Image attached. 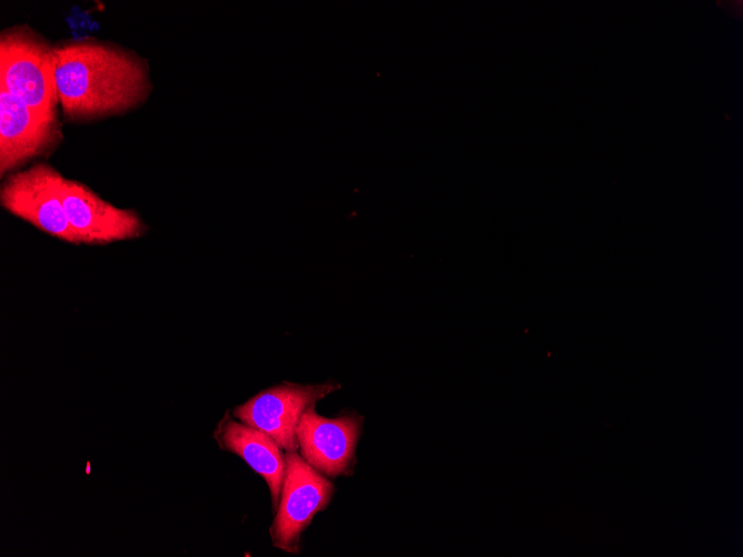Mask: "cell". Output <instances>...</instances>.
<instances>
[{"label":"cell","instance_id":"cell-1","mask_svg":"<svg viewBox=\"0 0 743 557\" xmlns=\"http://www.w3.org/2000/svg\"><path fill=\"white\" fill-rule=\"evenodd\" d=\"M53 59L66 121L123 116L145 105L152 92L147 59L121 44L93 38L61 41L53 44Z\"/></svg>","mask_w":743,"mask_h":557},{"label":"cell","instance_id":"cell-2","mask_svg":"<svg viewBox=\"0 0 743 557\" xmlns=\"http://www.w3.org/2000/svg\"><path fill=\"white\" fill-rule=\"evenodd\" d=\"M0 87L41 115H57L53 46L28 24L0 32Z\"/></svg>","mask_w":743,"mask_h":557},{"label":"cell","instance_id":"cell-3","mask_svg":"<svg viewBox=\"0 0 743 557\" xmlns=\"http://www.w3.org/2000/svg\"><path fill=\"white\" fill-rule=\"evenodd\" d=\"M285 459L279 504L269 534L275 548L298 554L301 534L329 505L335 486L298 451H286Z\"/></svg>","mask_w":743,"mask_h":557},{"label":"cell","instance_id":"cell-4","mask_svg":"<svg viewBox=\"0 0 743 557\" xmlns=\"http://www.w3.org/2000/svg\"><path fill=\"white\" fill-rule=\"evenodd\" d=\"M62 175L46 162L7 176L0 190L1 206L13 216L62 241L81 245L73 231L60 192Z\"/></svg>","mask_w":743,"mask_h":557},{"label":"cell","instance_id":"cell-5","mask_svg":"<svg viewBox=\"0 0 743 557\" xmlns=\"http://www.w3.org/2000/svg\"><path fill=\"white\" fill-rule=\"evenodd\" d=\"M339 388L340 385L333 380L315 385L284 381L237 406L232 416L269 435L285 452L298 451L296 429L301 416Z\"/></svg>","mask_w":743,"mask_h":557},{"label":"cell","instance_id":"cell-6","mask_svg":"<svg viewBox=\"0 0 743 557\" xmlns=\"http://www.w3.org/2000/svg\"><path fill=\"white\" fill-rule=\"evenodd\" d=\"M58 116L41 115L0 87V176L50 156L62 141Z\"/></svg>","mask_w":743,"mask_h":557},{"label":"cell","instance_id":"cell-7","mask_svg":"<svg viewBox=\"0 0 743 557\" xmlns=\"http://www.w3.org/2000/svg\"><path fill=\"white\" fill-rule=\"evenodd\" d=\"M60 192L81 245H108L141 237L147 227L132 209L116 207L80 181L62 177Z\"/></svg>","mask_w":743,"mask_h":557},{"label":"cell","instance_id":"cell-8","mask_svg":"<svg viewBox=\"0 0 743 557\" xmlns=\"http://www.w3.org/2000/svg\"><path fill=\"white\" fill-rule=\"evenodd\" d=\"M315 406L304 412L296 429L300 456L327 477L350 475L364 418L356 412L325 418Z\"/></svg>","mask_w":743,"mask_h":557},{"label":"cell","instance_id":"cell-9","mask_svg":"<svg viewBox=\"0 0 743 557\" xmlns=\"http://www.w3.org/2000/svg\"><path fill=\"white\" fill-rule=\"evenodd\" d=\"M215 438L220 448L241 457L268 485L274 511L277 510L285 476V451L266 432L237 421L229 414L219 421Z\"/></svg>","mask_w":743,"mask_h":557}]
</instances>
